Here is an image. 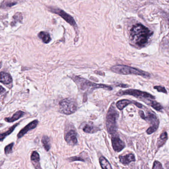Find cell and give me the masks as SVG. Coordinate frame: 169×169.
<instances>
[{
  "label": "cell",
  "mask_w": 169,
  "mask_h": 169,
  "mask_svg": "<svg viewBox=\"0 0 169 169\" xmlns=\"http://www.w3.org/2000/svg\"><path fill=\"white\" fill-rule=\"evenodd\" d=\"M153 32L141 24L134 25L130 30V38L137 47H145Z\"/></svg>",
  "instance_id": "1"
},
{
  "label": "cell",
  "mask_w": 169,
  "mask_h": 169,
  "mask_svg": "<svg viewBox=\"0 0 169 169\" xmlns=\"http://www.w3.org/2000/svg\"><path fill=\"white\" fill-rule=\"evenodd\" d=\"M119 116V113L116 110L114 104L110 107L107 114L106 125L108 132L111 134H114L117 129L116 120Z\"/></svg>",
  "instance_id": "2"
},
{
  "label": "cell",
  "mask_w": 169,
  "mask_h": 169,
  "mask_svg": "<svg viewBox=\"0 0 169 169\" xmlns=\"http://www.w3.org/2000/svg\"><path fill=\"white\" fill-rule=\"evenodd\" d=\"M111 69L112 71L118 74H125V75L134 74V75H140L143 77H150V74L147 72L127 65H114L111 68Z\"/></svg>",
  "instance_id": "3"
},
{
  "label": "cell",
  "mask_w": 169,
  "mask_h": 169,
  "mask_svg": "<svg viewBox=\"0 0 169 169\" xmlns=\"http://www.w3.org/2000/svg\"><path fill=\"white\" fill-rule=\"evenodd\" d=\"M74 80L78 85L80 89L83 90L91 91L97 88H103L104 89L112 90L113 89L112 87L110 86L109 85L91 83L84 78H81L78 77H75Z\"/></svg>",
  "instance_id": "4"
},
{
  "label": "cell",
  "mask_w": 169,
  "mask_h": 169,
  "mask_svg": "<svg viewBox=\"0 0 169 169\" xmlns=\"http://www.w3.org/2000/svg\"><path fill=\"white\" fill-rule=\"evenodd\" d=\"M139 114L141 118L149 122L151 125L147 130L146 132L148 134H151L153 133L158 129L159 125V120L154 113H147L146 115H145L143 111H139Z\"/></svg>",
  "instance_id": "5"
},
{
  "label": "cell",
  "mask_w": 169,
  "mask_h": 169,
  "mask_svg": "<svg viewBox=\"0 0 169 169\" xmlns=\"http://www.w3.org/2000/svg\"><path fill=\"white\" fill-rule=\"evenodd\" d=\"M61 112L65 115H71L77 111V106L74 101L69 99H65L59 103Z\"/></svg>",
  "instance_id": "6"
},
{
  "label": "cell",
  "mask_w": 169,
  "mask_h": 169,
  "mask_svg": "<svg viewBox=\"0 0 169 169\" xmlns=\"http://www.w3.org/2000/svg\"><path fill=\"white\" fill-rule=\"evenodd\" d=\"M118 96H122V95H132L133 96L136 97L138 98H145V99H155V97L148 93L143 91H140L139 90L136 89H128L126 90L119 91L116 93Z\"/></svg>",
  "instance_id": "7"
},
{
  "label": "cell",
  "mask_w": 169,
  "mask_h": 169,
  "mask_svg": "<svg viewBox=\"0 0 169 169\" xmlns=\"http://www.w3.org/2000/svg\"><path fill=\"white\" fill-rule=\"evenodd\" d=\"M49 10L52 13H55L56 14L61 17L64 20L67 21V23H68L74 27L75 28V27H77V23H75L74 18L71 16H70V14L65 13V11L58 8H50Z\"/></svg>",
  "instance_id": "8"
},
{
  "label": "cell",
  "mask_w": 169,
  "mask_h": 169,
  "mask_svg": "<svg viewBox=\"0 0 169 169\" xmlns=\"http://www.w3.org/2000/svg\"><path fill=\"white\" fill-rule=\"evenodd\" d=\"M113 148L116 152H120L125 147V144L119 137L115 135L112 138Z\"/></svg>",
  "instance_id": "9"
},
{
  "label": "cell",
  "mask_w": 169,
  "mask_h": 169,
  "mask_svg": "<svg viewBox=\"0 0 169 169\" xmlns=\"http://www.w3.org/2000/svg\"><path fill=\"white\" fill-rule=\"evenodd\" d=\"M38 124V121H37V120H34L32 122H30L29 124L26 125L24 128H23V129H21V131L19 132V134H17V138H20L22 137L28 131L32 129H34V128L37 127Z\"/></svg>",
  "instance_id": "10"
},
{
  "label": "cell",
  "mask_w": 169,
  "mask_h": 169,
  "mask_svg": "<svg viewBox=\"0 0 169 169\" xmlns=\"http://www.w3.org/2000/svg\"><path fill=\"white\" fill-rule=\"evenodd\" d=\"M77 132L74 130L69 131L65 135V140L70 145H75L77 143Z\"/></svg>",
  "instance_id": "11"
},
{
  "label": "cell",
  "mask_w": 169,
  "mask_h": 169,
  "mask_svg": "<svg viewBox=\"0 0 169 169\" xmlns=\"http://www.w3.org/2000/svg\"><path fill=\"white\" fill-rule=\"evenodd\" d=\"M119 161L125 165H128L131 162L135 161V158L133 154H128L125 156H119Z\"/></svg>",
  "instance_id": "12"
},
{
  "label": "cell",
  "mask_w": 169,
  "mask_h": 169,
  "mask_svg": "<svg viewBox=\"0 0 169 169\" xmlns=\"http://www.w3.org/2000/svg\"><path fill=\"white\" fill-rule=\"evenodd\" d=\"M25 113L23 111H19L17 112L16 113L14 114V115L10 118H7L5 119V121L7 122H14V121H17L19 119H20L22 116H24Z\"/></svg>",
  "instance_id": "13"
},
{
  "label": "cell",
  "mask_w": 169,
  "mask_h": 169,
  "mask_svg": "<svg viewBox=\"0 0 169 169\" xmlns=\"http://www.w3.org/2000/svg\"><path fill=\"white\" fill-rule=\"evenodd\" d=\"M31 160H32L33 164L35 166V168H37V169L41 168L40 167V164H39L40 156H39V155L37 152L33 151L32 153V156H31Z\"/></svg>",
  "instance_id": "14"
},
{
  "label": "cell",
  "mask_w": 169,
  "mask_h": 169,
  "mask_svg": "<svg viewBox=\"0 0 169 169\" xmlns=\"http://www.w3.org/2000/svg\"><path fill=\"white\" fill-rule=\"evenodd\" d=\"M12 77L10 74L5 72L1 73V80L0 81L2 83L5 84H10L12 82Z\"/></svg>",
  "instance_id": "15"
},
{
  "label": "cell",
  "mask_w": 169,
  "mask_h": 169,
  "mask_svg": "<svg viewBox=\"0 0 169 169\" xmlns=\"http://www.w3.org/2000/svg\"><path fill=\"white\" fill-rule=\"evenodd\" d=\"M38 37L42 40V41L44 43L46 44H48L51 40V38L50 37V34L47 32H40L38 34Z\"/></svg>",
  "instance_id": "16"
},
{
  "label": "cell",
  "mask_w": 169,
  "mask_h": 169,
  "mask_svg": "<svg viewBox=\"0 0 169 169\" xmlns=\"http://www.w3.org/2000/svg\"><path fill=\"white\" fill-rule=\"evenodd\" d=\"M168 139V134L167 132H164L158 138L157 145L158 147H161L165 143L167 140Z\"/></svg>",
  "instance_id": "17"
},
{
  "label": "cell",
  "mask_w": 169,
  "mask_h": 169,
  "mask_svg": "<svg viewBox=\"0 0 169 169\" xmlns=\"http://www.w3.org/2000/svg\"><path fill=\"white\" fill-rule=\"evenodd\" d=\"M132 102L129 101L128 100L122 99L118 101L116 103V106L119 109L122 110L125 107L128 106V105L132 103Z\"/></svg>",
  "instance_id": "18"
},
{
  "label": "cell",
  "mask_w": 169,
  "mask_h": 169,
  "mask_svg": "<svg viewBox=\"0 0 169 169\" xmlns=\"http://www.w3.org/2000/svg\"><path fill=\"white\" fill-rule=\"evenodd\" d=\"M99 162L101 168L102 169H112V167L109 163V162H108V161L104 157H101L100 158Z\"/></svg>",
  "instance_id": "19"
},
{
  "label": "cell",
  "mask_w": 169,
  "mask_h": 169,
  "mask_svg": "<svg viewBox=\"0 0 169 169\" xmlns=\"http://www.w3.org/2000/svg\"><path fill=\"white\" fill-rule=\"evenodd\" d=\"M41 142L45 149L47 151H48L51 148L50 138L47 136H44L42 138Z\"/></svg>",
  "instance_id": "20"
},
{
  "label": "cell",
  "mask_w": 169,
  "mask_h": 169,
  "mask_svg": "<svg viewBox=\"0 0 169 169\" xmlns=\"http://www.w3.org/2000/svg\"><path fill=\"white\" fill-rule=\"evenodd\" d=\"M19 123L15 124L14 125L11 127L7 131H6V132L1 133V141H2L3 139H4L7 136L10 134L11 132H13V131H14V128L17 127V125H19Z\"/></svg>",
  "instance_id": "21"
},
{
  "label": "cell",
  "mask_w": 169,
  "mask_h": 169,
  "mask_svg": "<svg viewBox=\"0 0 169 169\" xmlns=\"http://www.w3.org/2000/svg\"><path fill=\"white\" fill-rule=\"evenodd\" d=\"M83 131H84V132H86V133L91 134V133L97 132V131H99V129L98 128L94 127L93 125H87L83 128Z\"/></svg>",
  "instance_id": "22"
},
{
  "label": "cell",
  "mask_w": 169,
  "mask_h": 169,
  "mask_svg": "<svg viewBox=\"0 0 169 169\" xmlns=\"http://www.w3.org/2000/svg\"><path fill=\"white\" fill-rule=\"evenodd\" d=\"M149 103H148V104L157 111H161L163 109L162 106L156 101L149 100Z\"/></svg>",
  "instance_id": "23"
},
{
  "label": "cell",
  "mask_w": 169,
  "mask_h": 169,
  "mask_svg": "<svg viewBox=\"0 0 169 169\" xmlns=\"http://www.w3.org/2000/svg\"><path fill=\"white\" fill-rule=\"evenodd\" d=\"M17 4L16 2H11V0H4L3 3L2 4V8L11 7V6H14Z\"/></svg>",
  "instance_id": "24"
},
{
  "label": "cell",
  "mask_w": 169,
  "mask_h": 169,
  "mask_svg": "<svg viewBox=\"0 0 169 169\" xmlns=\"http://www.w3.org/2000/svg\"><path fill=\"white\" fill-rule=\"evenodd\" d=\"M14 145V143H11L10 144L8 145L7 146H6L5 147V153L6 155L10 154L12 152Z\"/></svg>",
  "instance_id": "25"
},
{
  "label": "cell",
  "mask_w": 169,
  "mask_h": 169,
  "mask_svg": "<svg viewBox=\"0 0 169 169\" xmlns=\"http://www.w3.org/2000/svg\"><path fill=\"white\" fill-rule=\"evenodd\" d=\"M13 19H14V21H16V23L17 21L20 22V21H21L23 19V16H22L21 13H17V14L14 16Z\"/></svg>",
  "instance_id": "26"
},
{
  "label": "cell",
  "mask_w": 169,
  "mask_h": 169,
  "mask_svg": "<svg viewBox=\"0 0 169 169\" xmlns=\"http://www.w3.org/2000/svg\"><path fill=\"white\" fill-rule=\"evenodd\" d=\"M154 88L156 89L158 91H159V92L164 93H166V94L167 93L166 89H165L164 87L161 86H156L154 87Z\"/></svg>",
  "instance_id": "27"
},
{
  "label": "cell",
  "mask_w": 169,
  "mask_h": 169,
  "mask_svg": "<svg viewBox=\"0 0 169 169\" xmlns=\"http://www.w3.org/2000/svg\"><path fill=\"white\" fill-rule=\"evenodd\" d=\"M163 167L161 164L158 161H155L154 163L152 169H163Z\"/></svg>",
  "instance_id": "28"
},
{
  "label": "cell",
  "mask_w": 169,
  "mask_h": 169,
  "mask_svg": "<svg viewBox=\"0 0 169 169\" xmlns=\"http://www.w3.org/2000/svg\"><path fill=\"white\" fill-rule=\"evenodd\" d=\"M68 160H70V161H83L84 162V159H82L81 157L78 156L76 157H71V158H70V159H68Z\"/></svg>",
  "instance_id": "29"
},
{
  "label": "cell",
  "mask_w": 169,
  "mask_h": 169,
  "mask_svg": "<svg viewBox=\"0 0 169 169\" xmlns=\"http://www.w3.org/2000/svg\"><path fill=\"white\" fill-rule=\"evenodd\" d=\"M134 104H135V105L137 106V107L138 108H142V105L141 104H140L139 103L137 102H134Z\"/></svg>",
  "instance_id": "30"
},
{
  "label": "cell",
  "mask_w": 169,
  "mask_h": 169,
  "mask_svg": "<svg viewBox=\"0 0 169 169\" xmlns=\"http://www.w3.org/2000/svg\"><path fill=\"white\" fill-rule=\"evenodd\" d=\"M3 91H5V89L4 88H3V87L1 86V94H2L3 93Z\"/></svg>",
  "instance_id": "31"
},
{
  "label": "cell",
  "mask_w": 169,
  "mask_h": 169,
  "mask_svg": "<svg viewBox=\"0 0 169 169\" xmlns=\"http://www.w3.org/2000/svg\"><path fill=\"white\" fill-rule=\"evenodd\" d=\"M165 166H166V168H168V169H169V162H167L166 164V165H165Z\"/></svg>",
  "instance_id": "32"
}]
</instances>
